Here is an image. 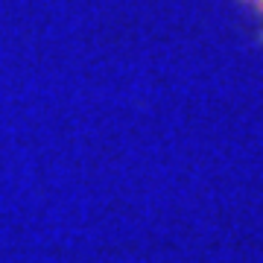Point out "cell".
Masks as SVG:
<instances>
[{"instance_id":"6da1fadb","label":"cell","mask_w":263,"mask_h":263,"mask_svg":"<svg viewBox=\"0 0 263 263\" xmlns=\"http://www.w3.org/2000/svg\"><path fill=\"white\" fill-rule=\"evenodd\" d=\"M254 3H257V6H263V0H254Z\"/></svg>"}]
</instances>
